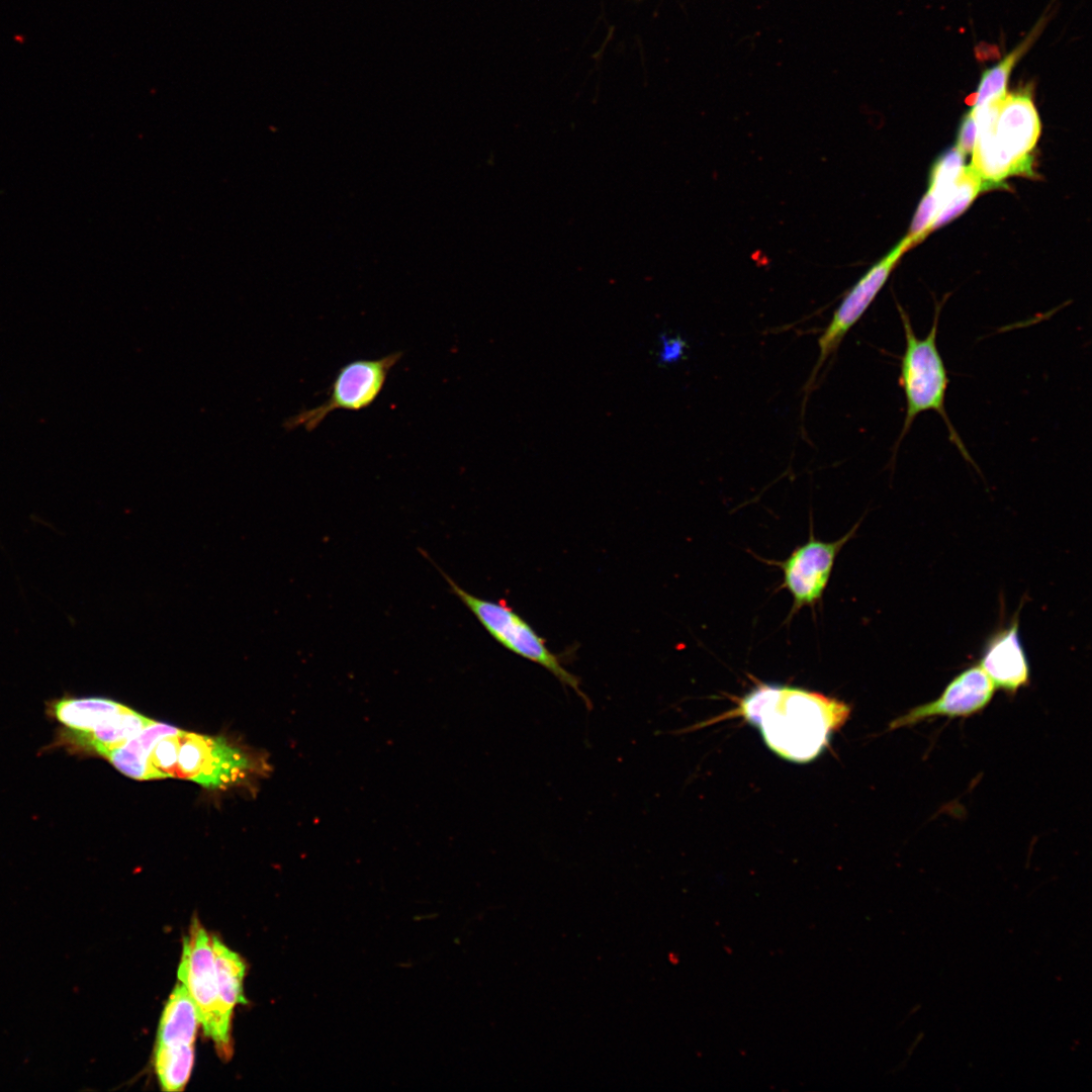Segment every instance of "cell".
Here are the masks:
<instances>
[{
  "mask_svg": "<svg viewBox=\"0 0 1092 1092\" xmlns=\"http://www.w3.org/2000/svg\"><path fill=\"white\" fill-rule=\"evenodd\" d=\"M858 525L835 541L816 539L811 532L804 544L795 548L784 560L776 564L783 571L782 587L793 599L790 617L804 607H814L827 587L836 556L853 536Z\"/></svg>",
  "mask_w": 1092,
  "mask_h": 1092,
  "instance_id": "obj_8",
  "label": "cell"
},
{
  "mask_svg": "<svg viewBox=\"0 0 1092 1092\" xmlns=\"http://www.w3.org/2000/svg\"><path fill=\"white\" fill-rule=\"evenodd\" d=\"M911 249L904 237L891 251L876 262L846 292L833 313L832 320L818 339L819 357L808 381L810 385L823 363L836 351L846 333L860 320L904 253Z\"/></svg>",
  "mask_w": 1092,
  "mask_h": 1092,
  "instance_id": "obj_9",
  "label": "cell"
},
{
  "mask_svg": "<svg viewBox=\"0 0 1092 1092\" xmlns=\"http://www.w3.org/2000/svg\"><path fill=\"white\" fill-rule=\"evenodd\" d=\"M757 727L765 744L784 759L809 762L848 719L850 708L823 694L797 687L759 684L736 709Z\"/></svg>",
  "mask_w": 1092,
  "mask_h": 1092,
  "instance_id": "obj_1",
  "label": "cell"
},
{
  "mask_svg": "<svg viewBox=\"0 0 1092 1092\" xmlns=\"http://www.w3.org/2000/svg\"><path fill=\"white\" fill-rule=\"evenodd\" d=\"M996 688L979 664L957 674L935 700L918 705L893 720L890 729L911 727L935 717H970L992 701Z\"/></svg>",
  "mask_w": 1092,
  "mask_h": 1092,
  "instance_id": "obj_10",
  "label": "cell"
},
{
  "mask_svg": "<svg viewBox=\"0 0 1092 1092\" xmlns=\"http://www.w3.org/2000/svg\"><path fill=\"white\" fill-rule=\"evenodd\" d=\"M218 999L225 1016L232 1020L236 1005L245 1004L243 982L246 973L242 958L218 937H211Z\"/></svg>",
  "mask_w": 1092,
  "mask_h": 1092,
  "instance_id": "obj_16",
  "label": "cell"
},
{
  "mask_svg": "<svg viewBox=\"0 0 1092 1092\" xmlns=\"http://www.w3.org/2000/svg\"><path fill=\"white\" fill-rule=\"evenodd\" d=\"M182 731L177 727L153 720L123 745L111 750L105 758L123 775L132 779H161L150 762V753L159 739L166 735L179 734Z\"/></svg>",
  "mask_w": 1092,
  "mask_h": 1092,
  "instance_id": "obj_14",
  "label": "cell"
},
{
  "mask_svg": "<svg viewBox=\"0 0 1092 1092\" xmlns=\"http://www.w3.org/2000/svg\"><path fill=\"white\" fill-rule=\"evenodd\" d=\"M250 769V758L224 738L182 732L176 778L220 789L242 781Z\"/></svg>",
  "mask_w": 1092,
  "mask_h": 1092,
  "instance_id": "obj_7",
  "label": "cell"
},
{
  "mask_svg": "<svg viewBox=\"0 0 1092 1092\" xmlns=\"http://www.w3.org/2000/svg\"><path fill=\"white\" fill-rule=\"evenodd\" d=\"M182 732L162 737L150 753V762L161 779L172 778L176 775Z\"/></svg>",
  "mask_w": 1092,
  "mask_h": 1092,
  "instance_id": "obj_21",
  "label": "cell"
},
{
  "mask_svg": "<svg viewBox=\"0 0 1092 1092\" xmlns=\"http://www.w3.org/2000/svg\"><path fill=\"white\" fill-rule=\"evenodd\" d=\"M402 352H393L377 359H359L344 365L337 373L328 399L288 419V430L303 426L316 429L336 410L358 412L370 406L381 393L390 370L401 359Z\"/></svg>",
  "mask_w": 1092,
  "mask_h": 1092,
  "instance_id": "obj_6",
  "label": "cell"
},
{
  "mask_svg": "<svg viewBox=\"0 0 1092 1092\" xmlns=\"http://www.w3.org/2000/svg\"><path fill=\"white\" fill-rule=\"evenodd\" d=\"M450 590L468 608L485 631L503 647L550 671L563 687L573 690L590 711V699L580 688V677L569 672L558 654L552 652L544 638L503 601L492 602L476 597L439 569Z\"/></svg>",
  "mask_w": 1092,
  "mask_h": 1092,
  "instance_id": "obj_4",
  "label": "cell"
},
{
  "mask_svg": "<svg viewBox=\"0 0 1092 1092\" xmlns=\"http://www.w3.org/2000/svg\"><path fill=\"white\" fill-rule=\"evenodd\" d=\"M194 1063V1044L156 1045L155 1071L164 1091L184 1089Z\"/></svg>",
  "mask_w": 1092,
  "mask_h": 1092,
  "instance_id": "obj_18",
  "label": "cell"
},
{
  "mask_svg": "<svg viewBox=\"0 0 1092 1092\" xmlns=\"http://www.w3.org/2000/svg\"><path fill=\"white\" fill-rule=\"evenodd\" d=\"M977 136V123L973 114L969 111L963 118L959 132L956 148L965 156L970 154L973 150Z\"/></svg>",
  "mask_w": 1092,
  "mask_h": 1092,
  "instance_id": "obj_23",
  "label": "cell"
},
{
  "mask_svg": "<svg viewBox=\"0 0 1092 1092\" xmlns=\"http://www.w3.org/2000/svg\"><path fill=\"white\" fill-rule=\"evenodd\" d=\"M1044 24L1043 18L1029 31L1028 35L1009 52L1000 62L987 69L981 76L975 92L967 98L971 107H977L989 100L1003 96L1007 91L1010 75L1020 59L1032 47Z\"/></svg>",
  "mask_w": 1092,
  "mask_h": 1092,
  "instance_id": "obj_17",
  "label": "cell"
},
{
  "mask_svg": "<svg viewBox=\"0 0 1092 1092\" xmlns=\"http://www.w3.org/2000/svg\"><path fill=\"white\" fill-rule=\"evenodd\" d=\"M152 722L153 720L125 707L92 730L79 733L56 730L53 742L46 749L63 748L71 753H96L105 757Z\"/></svg>",
  "mask_w": 1092,
  "mask_h": 1092,
  "instance_id": "obj_12",
  "label": "cell"
},
{
  "mask_svg": "<svg viewBox=\"0 0 1092 1092\" xmlns=\"http://www.w3.org/2000/svg\"><path fill=\"white\" fill-rule=\"evenodd\" d=\"M970 112L976 119L977 136L969 166L981 179L983 190L1001 186L1011 176H1035L1033 151L1041 123L1031 88L1006 92Z\"/></svg>",
  "mask_w": 1092,
  "mask_h": 1092,
  "instance_id": "obj_2",
  "label": "cell"
},
{
  "mask_svg": "<svg viewBox=\"0 0 1092 1092\" xmlns=\"http://www.w3.org/2000/svg\"><path fill=\"white\" fill-rule=\"evenodd\" d=\"M199 1024L196 1006L186 986L180 982L163 1009L156 1045L194 1044Z\"/></svg>",
  "mask_w": 1092,
  "mask_h": 1092,
  "instance_id": "obj_15",
  "label": "cell"
},
{
  "mask_svg": "<svg viewBox=\"0 0 1092 1092\" xmlns=\"http://www.w3.org/2000/svg\"><path fill=\"white\" fill-rule=\"evenodd\" d=\"M898 309L905 335V350L901 356L898 382L904 391L906 414L896 448L910 431L917 416L933 411L944 422L949 440L963 457L977 467L945 410L949 380L936 344L941 305H936L932 326L923 339L916 336L908 313L900 305Z\"/></svg>",
  "mask_w": 1092,
  "mask_h": 1092,
  "instance_id": "obj_3",
  "label": "cell"
},
{
  "mask_svg": "<svg viewBox=\"0 0 1092 1092\" xmlns=\"http://www.w3.org/2000/svg\"><path fill=\"white\" fill-rule=\"evenodd\" d=\"M177 976L196 1006L204 1034L213 1040L219 1056L229 1059L233 1054L232 1020L218 999L211 937L197 918L183 939Z\"/></svg>",
  "mask_w": 1092,
  "mask_h": 1092,
  "instance_id": "obj_5",
  "label": "cell"
},
{
  "mask_svg": "<svg viewBox=\"0 0 1092 1092\" xmlns=\"http://www.w3.org/2000/svg\"><path fill=\"white\" fill-rule=\"evenodd\" d=\"M686 343L679 337L662 335L659 340L658 361L667 365L677 362L684 355Z\"/></svg>",
  "mask_w": 1092,
  "mask_h": 1092,
  "instance_id": "obj_22",
  "label": "cell"
},
{
  "mask_svg": "<svg viewBox=\"0 0 1092 1092\" xmlns=\"http://www.w3.org/2000/svg\"><path fill=\"white\" fill-rule=\"evenodd\" d=\"M126 706L103 697H76L64 694L46 704L48 717L57 722V731L79 733L92 730Z\"/></svg>",
  "mask_w": 1092,
  "mask_h": 1092,
  "instance_id": "obj_13",
  "label": "cell"
},
{
  "mask_svg": "<svg viewBox=\"0 0 1092 1092\" xmlns=\"http://www.w3.org/2000/svg\"><path fill=\"white\" fill-rule=\"evenodd\" d=\"M964 157L965 155L953 147L942 154L931 168L927 192L939 201L940 207L965 169Z\"/></svg>",
  "mask_w": 1092,
  "mask_h": 1092,
  "instance_id": "obj_20",
  "label": "cell"
},
{
  "mask_svg": "<svg viewBox=\"0 0 1092 1092\" xmlns=\"http://www.w3.org/2000/svg\"><path fill=\"white\" fill-rule=\"evenodd\" d=\"M981 191H983L981 179L970 166L965 167L945 197L929 233L961 215Z\"/></svg>",
  "mask_w": 1092,
  "mask_h": 1092,
  "instance_id": "obj_19",
  "label": "cell"
},
{
  "mask_svg": "<svg viewBox=\"0 0 1092 1092\" xmlns=\"http://www.w3.org/2000/svg\"><path fill=\"white\" fill-rule=\"evenodd\" d=\"M979 665L996 689L1009 695L1029 685L1030 666L1021 642L1017 614L988 637Z\"/></svg>",
  "mask_w": 1092,
  "mask_h": 1092,
  "instance_id": "obj_11",
  "label": "cell"
}]
</instances>
